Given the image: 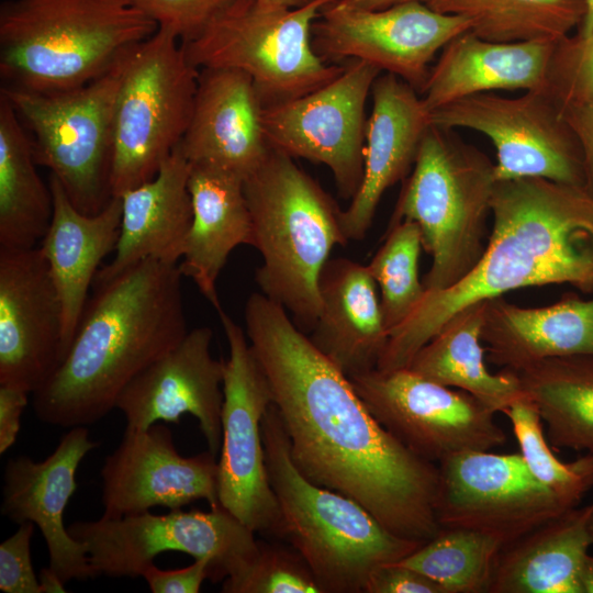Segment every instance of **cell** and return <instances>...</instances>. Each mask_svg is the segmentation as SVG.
<instances>
[{"instance_id":"42","label":"cell","mask_w":593,"mask_h":593,"mask_svg":"<svg viewBox=\"0 0 593 593\" xmlns=\"http://www.w3.org/2000/svg\"><path fill=\"white\" fill-rule=\"evenodd\" d=\"M365 593H445V591L422 572L398 561L379 567L370 577Z\"/></svg>"},{"instance_id":"8","label":"cell","mask_w":593,"mask_h":593,"mask_svg":"<svg viewBox=\"0 0 593 593\" xmlns=\"http://www.w3.org/2000/svg\"><path fill=\"white\" fill-rule=\"evenodd\" d=\"M335 1L288 9L234 0L181 43L198 69L228 68L249 76L265 108L288 102L325 86L345 68L322 58L312 40L314 22Z\"/></svg>"},{"instance_id":"34","label":"cell","mask_w":593,"mask_h":593,"mask_svg":"<svg viewBox=\"0 0 593 593\" xmlns=\"http://www.w3.org/2000/svg\"><path fill=\"white\" fill-rule=\"evenodd\" d=\"M433 10L460 15L477 36L501 43L558 42L579 29L584 0H428Z\"/></svg>"},{"instance_id":"26","label":"cell","mask_w":593,"mask_h":593,"mask_svg":"<svg viewBox=\"0 0 593 593\" xmlns=\"http://www.w3.org/2000/svg\"><path fill=\"white\" fill-rule=\"evenodd\" d=\"M48 183L54 212L38 246L47 260L61 303L60 362L77 331L101 262L116 248L122 200L113 195L101 212L88 215L75 208L54 176L49 175Z\"/></svg>"},{"instance_id":"36","label":"cell","mask_w":593,"mask_h":593,"mask_svg":"<svg viewBox=\"0 0 593 593\" xmlns=\"http://www.w3.org/2000/svg\"><path fill=\"white\" fill-rule=\"evenodd\" d=\"M384 238L367 267L380 289L383 321L390 334L412 314L426 291L418 277L423 248L418 225L403 220L388 227Z\"/></svg>"},{"instance_id":"2","label":"cell","mask_w":593,"mask_h":593,"mask_svg":"<svg viewBox=\"0 0 593 593\" xmlns=\"http://www.w3.org/2000/svg\"><path fill=\"white\" fill-rule=\"evenodd\" d=\"M493 226L477 266L424 298L390 334L377 369L407 368L415 354L467 306L529 287L568 283L593 294V195L545 178L495 181Z\"/></svg>"},{"instance_id":"15","label":"cell","mask_w":593,"mask_h":593,"mask_svg":"<svg viewBox=\"0 0 593 593\" xmlns=\"http://www.w3.org/2000/svg\"><path fill=\"white\" fill-rule=\"evenodd\" d=\"M381 70L349 59L325 86L288 102L264 108L262 123L271 149L323 164L338 194L351 200L363 177L366 103Z\"/></svg>"},{"instance_id":"29","label":"cell","mask_w":593,"mask_h":593,"mask_svg":"<svg viewBox=\"0 0 593 593\" xmlns=\"http://www.w3.org/2000/svg\"><path fill=\"white\" fill-rule=\"evenodd\" d=\"M188 187L192 221L179 269L217 312L222 306L216 281L230 254L238 245L253 246L244 180L212 166L191 164Z\"/></svg>"},{"instance_id":"43","label":"cell","mask_w":593,"mask_h":593,"mask_svg":"<svg viewBox=\"0 0 593 593\" xmlns=\"http://www.w3.org/2000/svg\"><path fill=\"white\" fill-rule=\"evenodd\" d=\"M209 559H194L188 567L161 570L154 563L146 568L142 577L153 593H198L209 578Z\"/></svg>"},{"instance_id":"4","label":"cell","mask_w":593,"mask_h":593,"mask_svg":"<svg viewBox=\"0 0 593 593\" xmlns=\"http://www.w3.org/2000/svg\"><path fill=\"white\" fill-rule=\"evenodd\" d=\"M158 24L130 0H8L0 7L5 86L55 92L114 68Z\"/></svg>"},{"instance_id":"31","label":"cell","mask_w":593,"mask_h":593,"mask_svg":"<svg viewBox=\"0 0 593 593\" xmlns=\"http://www.w3.org/2000/svg\"><path fill=\"white\" fill-rule=\"evenodd\" d=\"M484 311L485 301L459 311L415 354L407 368L438 384L456 387L495 413H503L525 394L512 370L491 373L485 365L481 345Z\"/></svg>"},{"instance_id":"25","label":"cell","mask_w":593,"mask_h":593,"mask_svg":"<svg viewBox=\"0 0 593 593\" xmlns=\"http://www.w3.org/2000/svg\"><path fill=\"white\" fill-rule=\"evenodd\" d=\"M320 314L307 335L348 378L377 368L389 333L367 266L329 258L318 278Z\"/></svg>"},{"instance_id":"44","label":"cell","mask_w":593,"mask_h":593,"mask_svg":"<svg viewBox=\"0 0 593 593\" xmlns=\"http://www.w3.org/2000/svg\"><path fill=\"white\" fill-rule=\"evenodd\" d=\"M29 392L0 385V454L3 455L16 440L21 416L27 405Z\"/></svg>"},{"instance_id":"49","label":"cell","mask_w":593,"mask_h":593,"mask_svg":"<svg viewBox=\"0 0 593 593\" xmlns=\"http://www.w3.org/2000/svg\"><path fill=\"white\" fill-rule=\"evenodd\" d=\"M585 15L578 32L582 35H588L593 31V0H584Z\"/></svg>"},{"instance_id":"11","label":"cell","mask_w":593,"mask_h":593,"mask_svg":"<svg viewBox=\"0 0 593 593\" xmlns=\"http://www.w3.org/2000/svg\"><path fill=\"white\" fill-rule=\"evenodd\" d=\"M68 532L86 545L94 577H142L158 555L179 551L209 559L208 579L217 582L240 572L259 548L255 533L221 505L101 517L71 524Z\"/></svg>"},{"instance_id":"10","label":"cell","mask_w":593,"mask_h":593,"mask_svg":"<svg viewBox=\"0 0 593 593\" xmlns=\"http://www.w3.org/2000/svg\"><path fill=\"white\" fill-rule=\"evenodd\" d=\"M121 63L70 90L0 89L32 134L36 164L49 169L75 208L88 215L101 212L113 197L112 125Z\"/></svg>"},{"instance_id":"30","label":"cell","mask_w":593,"mask_h":593,"mask_svg":"<svg viewBox=\"0 0 593 593\" xmlns=\"http://www.w3.org/2000/svg\"><path fill=\"white\" fill-rule=\"evenodd\" d=\"M592 508L593 502L573 507L503 546L488 593H581Z\"/></svg>"},{"instance_id":"33","label":"cell","mask_w":593,"mask_h":593,"mask_svg":"<svg viewBox=\"0 0 593 593\" xmlns=\"http://www.w3.org/2000/svg\"><path fill=\"white\" fill-rule=\"evenodd\" d=\"M512 371L537 406L550 444L593 455V355L546 358Z\"/></svg>"},{"instance_id":"9","label":"cell","mask_w":593,"mask_h":593,"mask_svg":"<svg viewBox=\"0 0 593 593\" xmlns=\"http://www.w3.org/2000/svg\"><path fill=\"white\" fill-rule=\"evenodd\" d=\"M200 70L166 26L121 63L113 125L112 195L154 178L180 144L190 122Z\"/></svg>"},{"instance_id":"40","label":"cell","mask_w":593,"mask_h":593,"mask_svg":"<svg viewBox=\"0 0 593 593\" xmlns=\"http://www.w3.org/2000/svg\"><path fill=\"white\" fill-rule=\"evenodd\" d=\"M155 21L175 32L181 42L198 35L234 0H130Z\"/></svg>"},{"instance_id":"50","label":"cell","mask_w":593,"mask_h":593,"mask_svg":"<svg viewBox=\"0 0 593 593\" xmlns=\"http://www.w3.org/2000/svg\"><path fill=\"white\" fill-rule=\"evenodd\" d=\"M256 1L266 5L293 9V8L303 7L313 0H256Z\"/></svg>"},{"instance_id":"47","label":"cell","mask_w":593,"mask_h":593,"mask_svg":"<svg viewBox=\"0 0 593 593\" xmlns=\"http://www.w3.org/2000/svg\"><path fill=\"white\" fill-rule=\"evenodd\" d=\"M42 593H64L65 582L49 567L43 568L38 577Z\"/></svg>"},{"instance_id":"18","label":"cell","mask_w":593,"mask_h":593,"mask_svg":"<svg viewBox=\"0 0 593 593\" xmlns=\"http://www.w3.org/2000/svg\"><path fill=\"white\" fill-rule=\"evenodd\" d=\"M103 518L164 506L171 511L199 500L210 507L217 497V460L209 449L192 457L180 455L171 430L156 423L144 430L125 429L102 469Z\"/></svg>"},{"instance_id":"48","label":"cell","mask_w":593,"mask_h":593,"mask_svg":"<svg viewBox=\"0 0 593 593\" xmlns=\"http://www.w3.org/2000/svg\"><path fill=\"white\" fill-rule=\"evenodd\" d=\"M581 593H593V555H588L580 573Z\"/></svg>"},{"instance_id":"24","label":"cell","mask_w":593,"mask_h":593,"mask_svg":"<svg viewBox=\"0 0 593 593\" xmlns=\"http://www.w3.org/2000/svg\"><path fill=\"white\" fill-rule=\"evenodd\" d=\"M190 169L178 145L154 178L120 195L122 219L115 254L99 269L93 286L148 258L178 264L192 221Z\"/></svg>"},{"instance_id":"17","label":"cell","mask_w":593,"mask_h":593,"mask_svg":"<svg viewBox=\"0 0 593 593\" xmlns=\"http://www.w3.org/2000/svg\"><path fill=\"white\" fill-rule=\"evenodd\" d=\"M469 30L467 19L437 12L423 2L381 10L344 9L331 3L314 22L312 40L325 60L367 61L419 93L436 54Z\"/></svg>"},{"instance_id":"13","label":"cell","mask_w":593,"mask_h":593,"mask_svg":"<svg viewBox=\"0 0 593 593\" xmlns=\"http://www.w3.org/2000/svg\"><path fill=\"white\" fill-rule=\"evenodd\" d=\"M434 125L477 131L495 148V180L537 177L584 187L580 143L563 112L544 89L508 98L479 93L430 113Z\"/></svg>"},{"instance_id":"51","label":"cell","mask_w":593,"mask_h":593,"mask_svg":"<svg viewBox=\"0 0 593 593\" xmlns=\"http://www.w3.org/2000/svg\"><path fill=\"white\" fill-rule=\"evenodd\" d=\"M589 528H590V532H591V535H592V538H593V508H592L590 519H589Z\"/></svg>"},{"instance_id":"19","label":"cell","mask_w":593,"mask_h":593,"mask_svg":"<svg viewBox=\"0 0 593 593\" xmlns=\"http://www.w3.org/2000/svg\"><path fill=\"white\" fill-rule=\"evenodd\" d=\"M63 310L40 246L0 249V385L34 393L59 362Z\"/></svg>"},{"instance_id":"6","label":"cell","mask_w":593,"mask_h":593,"mask_svg":"<svg viewBox=\"0 0 593 593\" xmlns=\"http://www.w3.org/2000/svg\"><path fill=\"white\" fill-rule=\"evenodd\" d=\"M253 224V246L262 256L255 281L270 300L292 314L304 334L320 314L318 278L335 245H345L332 198L294 158L271 149L244 180Z\"/></svg>"},{"instance_id":"38","label":"cell","mask_w":593,"mask_h":593,"mask_svg":"<svg viewBox=\"0 0 593 593\" xmlns=\"http://www.w3.org/2000/svg\"><path fill=\"white\" fill-rule=\"evenodd\" d=\"M225 593H322L313 573L293 549L259 542L251 561L224 580Z\"/></svg>"},{"instance_id":"28","label":"cell","mask_w":593,"mask_h":593,"mask_svg":"<svg viewBox=\"0 0 593 593\" xmlns=\"http://www.w3.org/2000/svg\"><path fill=\"white\" fill-rule=\"evenodd\" d=\"M481 339L489 360L510 370L546 358L593 355V298L566 292L542 307L488 299Z\"/></svg>"},{"instance_id":"39","label":"cell","mask_w":593,"mask_h":593,"mask_svg":"<svg viewBox=\"0 0 593 593\" xmlns=\"http://www.w3.org/2000/svg\"><path fill=\"white\" fill-rule=\"evenodd\" d=\"M561 111L593 103V31L556 42L545 89Z\"/></svg>"},{"instance_id":"37","label":"cell","mask_w":593,"mask_h":593,"mask_svg":"<svg viewBox=\"0 0 593 593\" xmlns=\"http://www.w3.org/2000/svg\"><path fill=\"white\" fill-rule=\"evenodd\" d=\"M503 413L511 421L519 454L534 477L569 508L577 507L593 488V455L585 454L571 462L560 461L545 438L537 406L526 395Z\"/></svg>"},{"instance_id":"20","label":"cell","mask_w":593,"mask_h":593,"mask_svg":"<svg viewBox=\"0 0 593 593\" xmlns=\"http://www.w3.org/2000/svg\"><path fill=\"white\" fill-rule=\"evenodd\" d=\"M212 337L208 326L188 331L130 381L115 402L125 417V429L144 430L158 422L178 424L182 415L191 414L208 449L220 451L224 361L213 358Z\"/></svg>"},{"instance_id":"35","label":"cell","mask_w":593,"mask_h":593,"mask_svg":"<svg viewBox=\"0 0 593 593\" xmlns=\"http://www.w3.org/2000/svg\"><path fill=\"white\" fill-rule=\"evenodd\" d=\"M502 547L496 538L478 530L441 527L400 562L432 579L445 593H488Z\"/></svg>"},{"instance_id":"7","label":"cell","mask_w":593,"mask_h":593,"mask_svg":"<svg viewBox=\"0 0 593 593\" xmlns=\"http://www.w3.org/2000/svg\"><path fill=\"white\" fill-rule=\"evenodd\" d=\"M494 163L454 130L427 128L388 227L415 222L432 256L426 292L448 289L480 261L488 244Z\"/></svg>"},{"instance_id":"1","label":"cell","mask_w":593,"mask_h":593,"mask_svg":"<svg viewBox=\"0 0 593 593\" xmlns=\"http://www.w3.org/2000/svg\"><path fill=\"white\" fill-rule=\"evenodd\" d=\"M246 335L268 378L298 470L369 511L394 535L438 534V465L410 450L370 413L349 378L262 293L245 304Z\"/></svg>"},{"instance_id":"21","label":"cell","mask_w":593,"mask_h":593,"mask_svg":"<svg viewBox=\"0 0 593 593\" xmlns=\"http://www.w3.org/2000/svg\"><path fill=\"white\" fill-rule=\"evenodd\" d=\"M97 446L85 426L71 427L45 460L19 456L7 462L3 472L2 515L18 524L30 521L40 528L48 567L65 583L96 578L88 549L69 534L64 513L77 490V469Z\"/></svg>"},{"instance_id":"45","label":"cell","mask_w":593,"mask_h":593,"mask_svg":"<svg viewBox=\"0 0 593 593\" xmlns=\"http://www.w3.org/2000/svg\"><path fill=\"white\" fill-rule=\"evenodd\" d=\"M563 115L580 143L585 183L584 188L593 195V103L570 108Z\"/></svg>"},{"instance_id":"27","label":"cell","mask_w":593,"mask_h":593,"mask_svg":"<svg viewBox=\"0 0 593 593\" xmlns=\"http://www.w3.org/2000/svg\"><path fill=\"white\" fill-rule=\"evenodd\" d=\"M556 42L501 43L467 31L440 51L419 91L432 113L455 101L495 90L546 89Z\"/></svg>"},{"instance_id":"16","label":"cell","mask_w":593,"mask_h":593,"mask_svg":"<svg viewBox=\"0 0 593 593\" xmlns=\"http://www.w3.org/2000/svg\"><path fill=\"white\" fill-rule=\"evenodd\" d=\"M437 465L440 527L478 530L505 546L571 510L534 477L521 454L469 450Z\"/></svg>"},{"instance_id":"32","label":"cell","mask_w":593,"mask_h":593,"mask_svg":"<svg viewBox=\"0 0 593 593\" xmlns=\"http://www.w3.org/2000/svg\"><path fill=\"white\" fill-rule=\"evenodd\" d=\"M37 166L25 126L0 93V249L37 247L48 231L54 199Z\"/></svg>"},{"instance_id":"14","label":"cell","mask_w":593,"mask_h":593,"mask_svg":"<svg viewBox=\"0 0 593 593\" xmlns=\"http://www.w3.org/2000/svg\"><path fill=\"white\" fill-rule=\"evenodd\" d=\"M374 418L421 458L438 463L506 441L495 412L473 395L423 378L410 368L373 369L349 378Z\"/></svg>"},{"instance_id":"22","label":"cell","mask_w":593,"mask_h":593,"mask_svg":"<svg viewBox=\"0 0 593 593\" xmlns=\"http://www.w3.org/2000/svg\"><path fill=\"white\" fill-rule=\"evenodd\" d=\"M257 89L245 72L200 69L192 113L179 148L190 164L208 165L245 180L268 157Z\"/></svg>"},{"instance_id":"3","label":"cell","mask_w":593,"mask_h":593,"mask_svg":"<svg viewBox=\"0 0 593 593\" xmlns=\"http://www.w3.org/2000/svg\"><path fill=\"white\" fill-rule=\"evenodd\" d=\"M179 264L148 258L93 286L71 344L33 393L44 423L93 424L123 389L188 333Z\"/></svg>"},{"instance_id":"23","label":"cell","mask_w":593,"mask_h":593,"mask_svg":"<svg viewBox=\"0 0 593 593\" xmlns=\"http://www.w3.org/2000/svg\"><path fill=\"white\" fill-rule=\"evenodd\" d=\"M361 184L340 211L347 240L362 239L371 226L383 193L404 179L414 166L421 142L430 126V112L418 91L392 74H380L371 89Z\"/></svg>"},{"instance_id":"12","label":"cell","mask_w":593,"mask_h":593,"mask_svg":"<svg viewBox=\"0 0 593 593\" xmlns=\"http://www.w3.org/2000/svg\"><path fill=\"white\" fill-rule=\"evenodd\" d=\"M217 314L230 347L223 372L219 503L254 533L282 538L261 434L262 418L273 403L272 391L247 335L223 307Z\"/></svg>"},{"instance_id":"5","label":"cell","mask_w":593,"mask_h":593,"mask_svg":"<svg viewBox=\"0 0 593 593\" xmlns=\"http://www.w3.org/2000/svg\"><path fill=\"white\" fill-rule=\"evenodd\" d=\"M261 434L282 538L305 561L322 593H365L379 567L404 559L424 544L394 535L355 500L306 479L291 459L273 403Z\"/></svg>"},{"instance_id":"41","label":"cell","mask_w":593,"mask_h":593,"mask_svg":"<svg viewBox=\"0 0 593 593\" xmlns=\"http://www.w3.org/2000/svg\"><path fill=\"white\" fill-rule=\"evenodd\" d=\"M34 525L30 521L19 524L0 544V590L4 593H42L31 559Z\"/></svg>"},{"instance_id":"46","label":"cell","mask_w":593,"mask_h":593,"mask_svg":"<svg viewBox=\"0 0 593 593\" xmlns=\"http://www.w3.org/2000/svg\"><path fill=\"white\" fill-rule=\"evenodd\" d=\"M407 2H423L428 0H336L333 5L353 10H381Z\"/></svg>"}]
</instances>
